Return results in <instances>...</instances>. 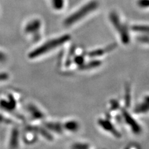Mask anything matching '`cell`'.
<instances>
[{"label": "cell", "mask_w": 149, "mask_h": 149, "mask_svg": "<svg viewBox=\"0 0 149 149\" xmlns=\"http://www.w3.org/2000/svg\"><path fill=\"white\" fill-rule=\"evenodd\" d=\"M125 105L127 108H129L130 106V102H131V95H130V87L129 84H127L125 85Z\"/></svg>", "instance_id": "obj_9"}, {"label": "cell", "mask_w": 149, "mask_h": 149, "mask_svg": "<svg viewBox=\"0 0 149 149\" xmlns=\"http://www.w3.org/2000/svg\"><path fill=\"white\" fill-rule=\"evenodd\" d=\"M73 147L77 149H86L89 148V146L85 143H77L74 145Z\"/></svg>", "instance_id": "obj_15"}, {"label": "cell", "mask_w": 149, "mask_h": 149, "mask_svg": "<svg viewBox=\"0 0 149 149\" xmlns=\"http://www.w3.org/2000/svg\"><path fill=\"white\" fill-rule=\"evenodd\" d=\"M65 127L68 130L76 131L79 127V125L75 121H69L65 124Z\"/></svg>", "instance_id": "obj_10"}, {"label": "cell", "mask_w": 149, "mask_h": 149, "mask_svg": "<svg viewBox=\"0 0 149 149\" xmlns=\"http://www.w3.org/2000/svg\"><path fill=\"white\" fill-rule=\"evenodd\" d=\"M111 107L112 110L116 111L119 108V104L118 101L116 100H112L111 101Z\"/></svg>", "instance_id": "obj_13"}, {"label": "cell", "mask_w": 149, "mask_h": 149, "mask_svg": "<svg viewBox=\"0 0 149 149\" xmlns=\"http://www.w3.org/2000/svg\"><path fill=\"white\" fill-rule=\"evenodd\" d=\"M138 4L142 8L149 7V0H140Z\"/></svg>", "instance_id": "obj_14"}, {"label": "cell", "mask_w": 149, "mask_h": 149, "mask_svg": "<svg viewBox=\"0 0 149 149\" xmlns=\"http://www.w3.org/2000/svg\"><path fill=\"white\" fill-rule=\"evenodd\" d=\"M122 114L123 118L129 126L131 128L132 132L136 134H139L142 131V129L141 127L140 126V125L136 122V120H134V119L132 117L131 115H130L128 112L124 109H122Z\"/></svg>", "instance_id": "obj_4"}, {"label": "cell", "mask_w": 149, "mask_h": 149, "mask_svg": "<svg viewBox=\"0 0 149 149\" xmlns=\"http://www.w3.org/2000/svg\"><path fill=\"white\" fill-rule=\"evenodd\" d=\"M144 102H147V103L149 104V96H147L145 97V98H144Z\"/></svg>", "instance_id": "obj_19"}, {"label": "cell", "mask_w": 149, "mask_h": 149, "mask_svg": "<svg viewBox=\"0 0 149 149\" xmlns=\"http://www.w3.org/2000/svg\"><path fill=\"white\" fill-rule=\"evenodd\" d=\"M101 65V62L100 60H92L91 62H88L86 63H83L80 65V68L82 70H90L91 68H95L98 67Z\"/></svg>", "instance_id": "obj_7"}, {"label": "cell", "mask_w": 149, "mask_h": 149, "mask_svg": "<svg viewBox=\"0 0 149 149\" xmlns=\"http://www.w3.org/2000/svg\"><path fill=\"white\" fill-rule=\"evenodd\" d=\"M134 112L136 114L146 113L147 112H149V104L143 101L135 108Z\"/></svg>", "instance_id": "obj_8"}, {"label": "cell", "mask_w": 149, "mask_h": 149, "mask_svg": "<svg viewBox=\"0 0 149 149\" xmlns=\"http://www.w3.org/2000/svg\"><path fill=\"white\" fill-rule=\"evenodd\" d=\"M138 39L140 42L143 43H149V37L147 36H141L138 37Z\"/></svg>", "instance_id": "obj_16"}, {"label": "cell", "mask_w": 149, "mask_h": 149, "mask_svg": "<svg viewBox=\"0 0 149 149\" xmlns=\"http://www.w3.org/2000/svg\"><path fill=\"white\" fill-rule=\"evenodd\" d=\"M8 78V74L6 73H0V81L6 80Z\"/></svg>", "instance_id": "obj_18"}, {"label": "cell", "mask_w": 149, "mask_h": 149, "mask_svg": "<svg viewBox=\"0 0 149 149\" xmlns=\"http://www.w3.org/2000/svg\"><path fill=\"white\" fill-rule=\"evenodd\" d=\"M110 19L112 24L116 28V29L119 32L121 39V41L123 44H127L130 42V37L127 28L120 22L119 18L117 14L113 12L110 14Z\"/></svg>", "instance_id": "obj_3"}, {"label": "cell", "mask_w": 149, "mask_h": 149, "mask_svg": "<svg viewBox=\"0 0 149 149\" xmlns=\"http://www.w3.org/2000/svg\"><path fill=\"white\" fill-rule=\"evenodd\" d=\"M4 55L0 52V61H3V60H4Z\"/></svg>", "instance_id": "obj_20"}, {"label": "cell", "mask_w": 149, "mask_h": 149, "mask_svg": "<svg viewBox=\"0 0 149 149\" xmlns=\"http://www.w3.org/2000/svg\"><path fill=\"white\" fill-rule=\"evenodd\" d=\"M71 36L68 34H66L60 37H58L57 39L51 40L50 41L47 42L45 44H43L39 47L34 50L29 54V57L30 58H34L38 57L39 56L43 55L44 54L47 53L49 51L52 50L62 45V44L66 43L69 40H70Z\"/></svg>", "instance_id": "obj_1"}, {"label": "cell", "mask_w": 149, "mask_h": 149, "mask_svg": "<svg viewBox=\"0 0 149 149\" xmlns=\"http://www.w3.org/2000/svg\"><path fill=\"white\" fill-rule=\"evenodd\" d=\"M75 62L78 65H79L80 66V65L84 63V58L81 57V56H78V57H76Z\"/></svg>", "instance_id": "obj_17"}, {"label": "cell", "mask_w": 149, "mask_h": 149, "mask_svg": "<svg viewBox=\"0 0 149 149\" xmlns=\"http://www.w3.org/2000/svg\"><path fill=\"white\" fill-rule=\"evenodd\" d=\"M98 7V3L96 1H92L85 4V6L81 7L77 11L69 16L65 21V24L66 26H70L74 23L80 21L81 19L86 16L88 14L93 11Z\"/></svg>", "instance_id": "obj_2"}, {"label": "cell", "mask_w": 149, "mask_h": 149, "mask_svg": "<svg viewBox=\"0 0 149 149\" xmlns=\"http://www.w3.org/2000/svg\"><path fill=\"white\" fill-rule=\"evenodd\" d=\"M63 0H54V6L55 8L60 9L63 7Z\"/></svg>", "instance_id": "obj_12"}, {"label": "cell", "mask_w": 149, "mask_h": 149, "mask_svg": "<svg viewBox=\"0 0 149 149\" xmlns=\"http://www.w3.org/2000/svg\"><path fill=\"white\" fill-rule=\"evenodd\" d=\"M116 46H117V44H114V43L111 44L108 46H106L105 48L91 51V52H90L88 54V55L90 57H100V56H102V55L111 52V51H112L116 47Z\"/></svg>", "instance_id": "obj_6"}, {"label": "cell", "mask_w": 149, "mask_h": 149, "mask_svg": "<svg viewBox=\"0 0 149 149\" xmlns=\"http://www.w3.org/2000/svg\"><path fill=\"white\" fill-rule=\"evenodd\" d=\"M98 124L104 130L111 133L116 137L119 138L121 137L120 133L116 129V127L114 126V125L112 124L111 123V121L109 120L108 119H100L98 120Z\"/></svg>", "instance_id": "obj_5"}, {"label": "cell", "mask_w": 149, "mask_h": 149, "mask_svg": "<svg viewBox=\"0 0 149 149\" xmlns=\"http://www.w3.org/2000/svg\"><path fill=\"white\" fill-rule=\"evenodd\" d=\"M132 29L135 32L149 34V26H134Z\"/></svg>", "instance_id": "obj_11"}]
</instances>
